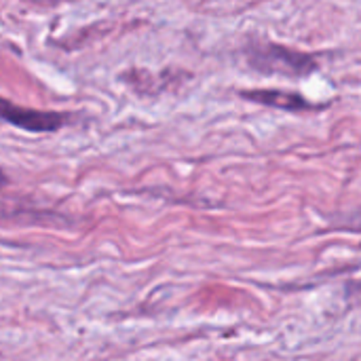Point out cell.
Returning a JSON list of instances; mask_svg holds the SVG:
<instances>
[{
    "label": "cell",
    "mask_w": 361,
    "mask_h": 361,
    "mask_svg": "<svg viewBox=\"0 0 361 361\" xmlns=\"http://www.w3.org/2000/svg\"><path fill=\"white\" fill-rule=\"evenodd\" d=\"M247 59L260 72L283 74V76H305L315 72L317 68L315 57L271 42H258L252 49H247Z\"/></svg>",
    "instance_id": "obj_1"
},
{
    "label": "cell",
    "mask_w": 361,
    "mask_h": 361,
    "mask_svg": "<svg viewBox=\"0 0 361 361\" xmlns=\"http://www.w3.org/2000/svg\"><path fill=\"white\" fill-rule=\"evenodd\" d=\"M0 121L11 123L23 131L32 133H49L57 131L68 123V116L61 112H44V110H32L17 104H11L8 99L0 97Z\"/></svg>",
    "instance_id": "obj_2"
},
{
    "label": "cell",
    "mask_w": 361,
    "mask_h": 361,
    "mask_svg": "<svg viewBox=\"0 0 361 361\" xmlns=\"http://www.w3.org/2000/svg\"><path fill=\"white\" fill-rule=\"evenodd\" d=\"M243 97L264 104V106H273V108H283V110H309L313 108V104L309 99H305L298 93H286V91H245L241 93Z\"/></svg>",
    "instance_id": "obj_3"
},
{
    "label": "cell",
    "mask_w": 361,
    "mask_h": 361,
    "mask_svg": "<svg viewBox=\"0 0 361 361\" xmlns=\"http://www.w3.org/2000/svg\"><path fill=\"white\" fill-rule=\"evenodd\" d=\"M4 184H6V176H4V171L0 169V188H2Z\"/></svg>",
    "instance_id": "obj_4"
}]
</instances>
